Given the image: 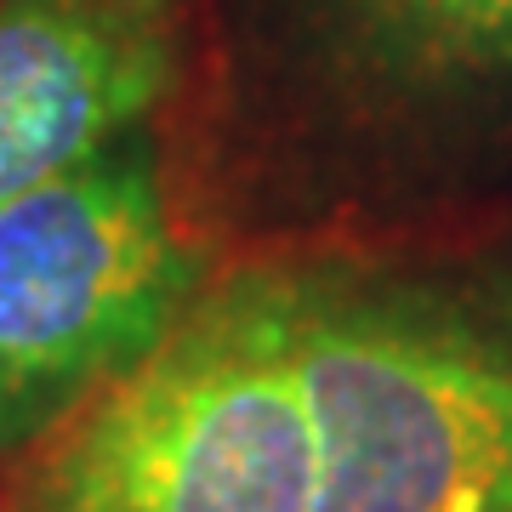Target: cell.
<instances>
[{"label": "cell", "instance_id": "4", "mask_svg": "<svg viewBox=\"0 0 512 512\" xmlns=\"http://www.w3.org/2000/svg\"><path fill=\"white\" fill-rule=\"evenodd\" d=\"M285 143L342 183H433L512 148V0H234Z\"/></svg>", "mask_w": 512, "mask_h": 512}, {"label": "cell", "instance_id": "1", "mask_svg": "<svg viewBox=\"0 0 512 512\" xmlns=\"http://www.w3.org/2000/svg\"><path fill=\"white\" fill-rule=\"evenodd\" d=\"M313 512H512V262H291Z\"/></svg>", "mask_w": 512, "mask_h": 512}, {"label": "cell", "instance_id": "5", "mask_svg": "<svg viewBox=\"0 0 512 512\" xmlns=\"http://www.w3.org/2000/svg\"><path fill=\"white\" fill-rule=\"evenodd\" d=\"M183 63L188 0H0V205L148 131Z\"/></svg>", "mask_w": 512, "mask_h": 512}, {"label": "cell", "instance_id": "2", "mask_svg": "<svg viewBox=\"0 0 512 512\" xmlns=\"http://www.w3.org/2000/svg\"><path fill=\"white\" fill-rule=\"evenodd\" d=\"M291 262L205 285L74 421L12 467L0 512H313Z\"/></svg>", "mask_w": 512, "mask_h": 512}, {"label": "cell", "instance_id": "3", "mask_svg": "<svg viewBox=\"0 0 512 512\" xmlns=\"http://www.w3.org/2000/svg\"><path fill=\"white\" fill-rule=\"evenodd\" d=\"M211 279L154 126L0 205V473L120 382Z\"/></svg>", "mask_w": 512, "mask_h": 512}]
</instances>
